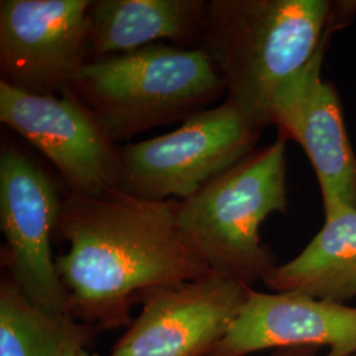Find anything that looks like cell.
Masks as SVG:
<instances>
[{
	"mask_svg": "<svg viewBox=\"0 0 356 356\" xmlns=\"http://www.w3.org/2000/svg\"><path fill=\"white\" fill-rule=\"evenodd\" d=\"M291 347H327L326 356H356L355 306L300 293L251 289L238 318L209 356Z\"/></svg>",
	"mask_w": 356,
	"mask_h": 356,
	"instance_id": "8fae6325",
	"label": "cell"
},
{
	"mask_svg": "<svg viewBox=\"0 0 356 356\" xmlns=\"http://www.w3.org/2000/svg\"><path fill=\"white\" fill-rule=\"evenodd\" d=\"M355 13L356 1L211 0L201 48L226 99L263 128L281 85L326 49L331 35Z\"/></svg>",
	"mask_w": 356,
	"mask_h": 356,
	"instance_id": "7a4b0ae2",
	"label": "cell"
},
{
	"mask_svg": "<svg viewBox=\"0 0 356 356\" xmlns=\"http://www.w3.org/2000/svg\"><path fill=\"white\" fill-rule=\"evenodd\" d=\"M64 191L44 166L15 145L0 152V229L8 276L26 298L57 317H70L69 296L51 254Z\"/></svg>",
	"mask_w": 356,
	"mask_h": 356,
	"instance_id": "8992f818",
	"label": "cell"
},
{
	"mask_svg": "<svg viewBox=\"0 0 356 356\" xmlns=\"http://www.w3.org/2000/svg\"><path fill=\"white\" fill-rule=\"evenodd\" d=\"M97 330L41 310L10 276L0 285V356H74Z\"/></svg>",
	"mask_w": 356,
	"mask_h": 356,
	"instance_id": "5bb4252c",
	"label": "cell"
},
{
	"mask_svg": "<svg viewBox=\"0 0 356 356\" xmlns=\"http://www.w3.org/2000/svg\"><path fill=\"white\" fill-rule=\"evenodd\" d=\"M177 201L116 191L85 197L65 191L54 238L72 318L95 330L131 325V309L157 289L200 279L211 268L176 223Z\"/></svg>",
	"mask_w": 356,
	"mask_h": 356,
	"instance_id": "6da1fadb",
	"label": "cell"
},
{
	"mask_svg": "<svg viewBox=\"0 0 356 356\" xmlns=\"http://www.w3.org/2000/svg\"><path fill=\"white\" fill-rule=\"evenodd\" d=\"M263 128L225 99L172 132L120 145L119 191L152 201H182L254 152Z\"/></svg>",
	"mask_w": 356,
	"mask_h": 356,
	"instance_id": "5b68a950",
	"label": "cell"
},
{
	"mask_svg": "<svg viewBox=\"0 0 356 356\" xmlns=\"http://www.w3.org/2000/svg\"><path fill=\"white\" fill-rule=\"evenodd\" d=\"M207 6L204 0H91L88 63L139 51L161 40L201 48Z\"/></svg>",
	"mask_w": 356,
	"mask_h": 356,
	"instance_id": "7c38bea8",
	"label": "cell"
},
{
	"mask_svg": "<svg viewBox=\"0 0 356 356\" xmlns=\"http://www.w3.org/2000/svg\"><path fill=\"white\" fill-rule=\"evenodd\" d=\"M0 122L51 161L66 191L101 197L119 189L120 145L70 92L32 95L0 82Z\"/></svg>",
	"mask_w": 356,
	"mask_h": 356,
	"instance_id": "52a82bcc",
	"label": "cell"
},
{
	"mask_svg": "<svg viewBox=\"0 0 356 356\" xmlns=\"http://www.w3.org/2000/svg\"><path fill=\"white\" fill-rule=\"evenodd\" d=\"M252 286L211 270L147 294L113 356H209L238 318Z\"/></svg>",
	"mask_w": 356,
	"mask_h": 356,
	"instance_id": "9c48e42d",
	"label": "cell"
},
{
	"mask_svg": "<svg viewBox=\"0 0 356 356\" xmlns=\"http://www.w3.org/2000/svg\"><path fill=\"white\" fill-rule=\"evenodd\" d=\"M74 356H101V355H97V354H90L89 351L88 350H83V351H81V353H78L76 355ZM107 356H113L111 354L110 355Z\"/></svg>",
	"mask_w": 356,
	"mask_h": 356,
	"instance_id": "2e32d148",
	"label": "cell"
},
{
	"mask_svg": "<svg viewBox=\"0 0 356 356\" xmlns=\"http://www.w3.org/2000/svg\"><path fill=\"white\" fill-rule=\"evenodd\" d=\"M318 351V347H291L277 350L270 356H317Z\"/></svg>",
	"mask_w": 356,
	"mask_h": 356,
	"instance_id": "9a60e30c",
	"label": "cell"
},
{
	"mask_svg": "<svg viewBox=\"0 0 356 356\" xmlns=\"http://www.w3.org/2000/svg\"><path fill=\"white\" fill-rule=\"evenodd\" d=\"M67 92L118 143L151 128L185 122L210 108L226 90L202 48L160 42L86 63Z\"/></svg>",
	"mask_w": 356,
	"mask_h": 356,
	"instance_id": "3957f363",
	"label": "cell"
},
{
	"mask_svg": "<svg viewBox=\"0 0 356 356\" xmlns=\"http://www.w3.org/2000/svg\"><path fill=\"white\" fill-rule=\"evenodd\" d=\"M286 141L279 135L254 149L175 209L181 234L211 270L248 286L277 266L260 227L270 214L288 209Z\"/></svg>",
	"mask_w": 356,
	"mask_h": 356,
	"instance_id": "277c9868",
	"label": "cell"
},
{
	"mask_svg": "<svg viewBox=\"0 0 356 356\" xmlns=\"http://www.w3.org/2000/svg\"><path fill=\"white\" fill-rule=\"evenodd\" d=\"M91 0H1L0 82L42 97L67 94L86 57Z\"/></svg>",
	"mask_w": 356,
	"mask_h": 356,
	"instance_id": "ba28073f",
	"label": "cell"
},
{
	"mask_svg": "<svg viewBox=\"0 0 356 356\" xmlns=\"http://www.w3.org/2000/svg\"><path fill=\"white\" fill-rule=\"evenodd\" d=\"M263 282L270 292L300 293L337 304L355 298L356 209L325 218L305 248L273 268Z\"/></svg>",
	"mask_w": 356,
	"mask_h": 356,
	"instance_id": "4fadbf2b",
	"label": "cell"
},
{
	"mask_svg": "<svg viewBox=\"0 0 356 356\" xmlns=\"http://www.w3.org/2000/svg\"><path fill=\"white\" fill-rule=\"evenodd\" d=\"M322 49L276 91L269 107V124L305 151L318 179L325 218L356 209V154L344 124L341 99L323 79Z\"/></svg>",
	"mask_w": 356,
	"mask_h": 356,
	"instance_id": "30bf717a",
	"label": "cell"
}]
</instances>
